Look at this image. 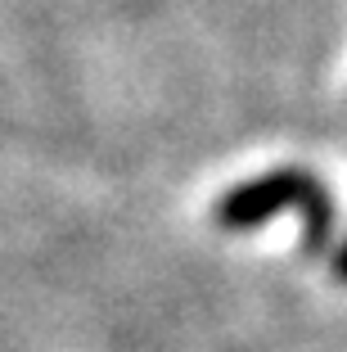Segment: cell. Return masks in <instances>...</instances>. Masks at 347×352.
Returning <instances> with one entry per match:
<instances>
[{
	"label": "cell",
	"mask_w": 347,
	"mask_h": 352,
	"mask_svg": "<svg viewBox=\"0 0 347 352\" xmlns=\"http://www.w3.org/2000/svg\"><path fill=\"white\" fill-rule=\"evenodd\" d=\"M334 280H338V285H347V239L334 249Z\"/></svg>",
	"instance_id": "2"
},
{
	"label": "cell",
	"mask_w": 347,
	"mask_h": 352,
	"mask_svg": "<svg viewBox=\"0 0 347 352\" xmlns=\"http://www.w3.org/2000/svg\"><path fill=\"white\" fill-rule=\"evenodd\" d=\"M280 212H298L302 217V253L306 258L329 253L338 208L329 199V190L306 167H276V172H262L253 181H244V186L225 190L212 208V221L221 230H253L262 221L280 217Z\"/></svg>",
	"instance_id": "1"
}]
</instances>
